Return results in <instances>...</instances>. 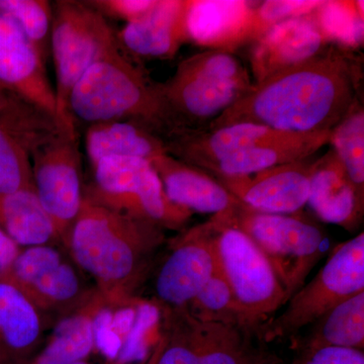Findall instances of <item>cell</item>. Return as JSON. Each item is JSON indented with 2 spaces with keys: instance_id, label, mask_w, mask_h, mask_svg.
I'll return each mask as SVG.
<instances>
[{
  "instance_id": "6da1fadb",
  "label": "cell",
  "mask_w": 364,
  "mask_h": 364,
  "mask_svg": "<svg viewBox=\"0 0 364 364\" xmlns=\"http://www.w3.org/2000/svg\"><path fill=\"white\" fill-rule=\"evenodd\" d=\"M359 76L358 62L331 46L254 83L207 128L248 123L287 133L331 132L358 100Z\"/></svg>"
},
{
  "instance_id": "7a4b0ae2",
  "label": "cell",
  "mask_w": 364,
  "mask_h": 364,
  "mask_svg": "<svg viewBox=\"0 0 364 364\" xmlns=\"http://www.w3.org/2000/svg\"><path fill=\"white\" fill-rule=\"evenodd\" d=\"M164 231L85 196L66 248L107 301H124L147 277L166 240Z\"/></svg>"
},
{
  "instance_id": "3957f363",
  "label": "cell",
  "mask_w": 364,
  "mask_h": 364,
  "mask_svg": "<svg viewBox=\"0 0 364 364\" xmlns=\"http://www.w3.org/2000/svg\"><path fill=\"white\" fill-rule=\"evenodd\" d=\"M69 112L75 124L135 121L163 139L168 135L159 85L151 82L119 45L105 53L79 79L69 97Z\"/></svg>"
},
{
  "instance_id": "277c9868",
  "label": "cell",
  "mask_w": 364,
  "mask_h": 364,
  "mask_svg": "<svg viewBox=\"0 0 364 364\" xmlns=\"http://www.w3.org/2000/svg\"><path fill=\"white\" fill-rule=\"evenodd\" d=\"M251 85L247 69L234 53L205 50L184 59L159 85L169 127L166 138L176 131L207 128Z\"/></svg>"
},
{
  "instance_id": "5b68a950",
  "label": "cell",
  "mask_w": 364,
  "mask_h": 364,
  "mask_svg": "<svg viewBox=\"0 0 364 364\" xmlns=\"http://www.w3.org/2000/svg\"><path fill=\"white\" fill-rule=\"evenodd\" d=\"M299 214H265L240 203L215 215L244 232L264 253L286 289L287 301L305 284L330 246L324 228Z\"/></svg>"
},
{
  "instance_id": "8992f818",
  "label": "cell",
  "mask_w": 364,
  "mask_h": 364,
  "mask_svg": "<svg viewBox=\"0 0 364 364\" xmlns=\"http://www.w3.org/2000/svg\"><path fill=\"white\" fill-rule=\"evenodd\" d=\"M117 46V33L109 21L85 1L53 4L50 53L56 74L57 112L60 126L68 133L77 134L69 112L72 90L93 63Z\"/></svg>"
},
{
  "instance_id": "52a82bcc",
  "label": "cell",
  "mask_w": 364,
  "mask_h": 364,
  "mask_svg": "<svg viewBox=\"0 0 364 364\" xmlns=\"http://www.w3.org/2000/svg\"><path fill=\"white\" fill-rule=\"evenodd\" d=\"M220 272L233 291L246 329L262 341V331L286 305V289L264 253L238 228L210 217Z\"/></svg>"
},
{
  "instance_id": "ba28073f",
  "label": "cell",
  "mask_w": 364,
  "mask_h": 364,
  "mask_svg": "<svg viewBox=\"0 0 364 364\" xmlns=\"http://www.w3.org/2000/svg\"><path fill=\"white\" fill-rule=\"evenodd\" d=\"M160 311L159 337L145 364L272 363L270 356L254 346L253 340L259 339L242 328L203 322L186 306Z\"/></svg>"
},
{
  "instance_id": "9c48e42d",
  "label": "cell",
  "mask_w": 364,
  "mask_h": 364,
  "mask_svg": "<svg viewBox=\"0 0 364 364\" xmlns=\"http://www.w3.org/2000/svg\"><path fill=\"white\" fill-rule=\"evenodd\" d=\"M93 181L85 196L122 214L153 223L163 230L183 229L193 213L172 203L150 161L111 157L91 167Z\"/></svg>"
},
{
  "instance_id": "30bf717a",
  "label": "cell",
  "mask_w": 364,
  "mask_h": 364,
  "mask_svg": "<svg viewBox=\"0 0 364 364\" xmlns=\"http://www.w3.org/2000/svg\"><path fill=\"white\" fill-rule=\"evenodd\" d=\"M364 291V233L333 249L324 267L265 325L262 341L291 338L345 299Z\"/></svg>"
},
{
  "instance_id": "8fae6325",
  "label": "cell",
  "mask_w": 364,
  "mask_h": 364,
  "mask_svg": "<svg viewBox=\"0 0 364 364\" xmlns=\"http://www.w3.org/2000/svg\"><path fill=\"white\" fill-rule=\"evenodd\" d=\"M33 188L67 247L85 198L77 134L61 132L31 155Z\"/></svg>"
},
{
  "instance_id": "7c38bea8",
  "label": "cell",
  "mask_w": 364,
  "mask_h": 364,
  "mask_svg": "<svg viewBox=\"0 0 364 364\" xmlns=\"http://www.w3.org/2000/svg\"><path fill=\"white\" fill-rule=\"evenodd\" d=\"M219 269L212 219L172 239L168 254L155 277L160 308H183Z\"/></svg>"
},
{
  "instance_id": "4fadbf2b",
  "label": "cell",
  "mask_w": 364,
  "mask_h": 364,
  "mask_svg": "<svg viewBox=\"0 0 364 364\" xmlns=\"http://www.w3.org/2000/svg\"><path fill=\"white\" fill-rule=\"evenodd\" d=\"M43 312L78 308L90 293H85L73 265L53 245L21 249L4 274Z\"/></svg>"
},
{
  "instance_id": "5bb4252c",
  "label": "cell",
  "mask_w": 364,
  "mask_h": 364,
  "mask_svg": "<svg viewBox=\"0 0 364 364\" xmlns=\"http://www.w3.org/2000/svg\"><path fill=\"white\" fill-rule=\"evenodd\" d=\"M312 165L313 162L306 159L251 176L215 178L251 210L265 214L294 215L301 213L308 203Z\"/></svg>"
},
{
  "instance_id": "9a60e30c",
  "label": "cell",
  "mask_w": 364,
  "mask_h": 364,
  "mask_svg": "<svg viewBox=\"0 0 364 364\" xmlns=\"http://www.w3.org/2000/svg\"><path fill=\"white\" fill-rule=\"evenodd\" d=\"M45 62L18 26L0 14V83L59 124L56 93Z\"/></svg>"
},
{
  "instance_id": "2e32d148",
  "label": "cell",
  "mask_w": 364,
  "mask_h": 364,
  "mask_svg": "<svg viewBox=\"0 0 364 364\" xmlns=\"http://www.w3.org/2000/svg\"><path fill=\"white\" fill-rule=\"evenodd\" d=\"M256 4L245 0H188V42L230 53L253 43L257 39Z\"/></svg>"
},
{
  "instance_id": "e0dca14e",
  "label": "cell",
  "mask_w": 364,
  "mask_h": 364,
  "mask_svg": "<svg viewBox=\"0 0 364 364\" xmlns=\"http://www.w3.org/2000/svg\"><path fill=\"white\" fill-rule=\"evenodd\" d=\"M328 43L310 16L282 21L254 41L250 67L255 82L318 56Z\"/></svg>"
},
{
  "instance_id": "ac0fdd59",
  "label": "cell",
  "mask_w": 364,
  "mask_h": 364,
  "mask_svg": "<svg viewBox=\"0 0 364 364\" xmlns=\"http://www.w3.org/2000/svg\"><path fill=\"white\" fill-rule=\"evenodd\" d=\"M318 219L349 232L363 222L364 195L356 188L333 149L313 161L308 203Z\"/></svg>"
},
{
  "instance_id": "d6986e66",
  "label": "cell",
  "mask_w": 364,
  "mask_h": 364,
  "mask_svg": "<svg viewBox=\"0 0 364 364\" xmlns=\"http://www.w3.org/2000/svg\"><path fill=\"white\" fill-rule=\"evenodd\" d=\"M188 0H157L142 18L127 23L117 33L119 47L144 58L168 59L176 56L184 43Z\"/></svg>"
},
{
  "instance_id": "ffe728a7",
  "label": "cell",
  "mask_w": 364,
  "mask_h": 364,
  "mask_svg": "<svg viewBox=\"0 0 364 364\" xmlns=\"http://www.w3.org/2000/svg\"><path fill=\"white\" fill-rule=\"evenodd\" d=\"M151 164L169 200L193 214H223L240 203L215 177L167 153Z\"/></svg>"
},
{
  "instance_id": "44dd1931",
  "label": "cell",
  "mask_w": 364,
  "mask_h": 364,
  "mask_svg": "<svg viewBox=\"0 0 364 364\" xmlns=\"http://www.w3.org/2000/svg\"><path fill=\"white\" fill-rule=\"evenodd\" d=\"M42 313L9 280L0 277V364H28L40 344Z\"/></svg>"
},
{
  "instance_id": "7402d4cb",
  "label": "cell",
  "mask_w": 364,
  "mask_h": 364,
  "mask_svg": "<svg viewBox=\"0 0 364 364\" xmlns=\"http://www.w3.org/2000/svg\"><path fill=\"white\" fill-rule=\"evenodd\" d=\"M330 136L331 132L287 133L277 140L230 155L205 171L215 177L251 176L279 165L308 159L329 144Z\"/></svg>"
},
{
  "instance_id": "603a6c76",
  "label": "cell",
  "mask_w": 364,
  "mask_h": 364,
  "mask_svg": "<svg viewBox=\"0 0 364 364\" xmlns=\"http://www.w3.org/2000/svg\"><path fill=\"white\" fill-rule=\"evenodd\" d=\"M85 150L91 167L105 158H141L151 162L167 153L164 139L135 121L90 124L85 132Z\"/></svg>"
},
{
  "instance_id": "cb8c5ba5",
  "label": "cell",
  "mask_w": 364,
  "mask_h": 364,
  "mask_svg": "<svg viewBox=\"0 0 364 364\" xmlns=\"http://www.w3.org/2000/svg\"><path fill=\"white\" fill-rule=\"evenodd\" d=\"M105 296L100 291L90 296L55 327L51 338L28 364H73L86 360L95 350L92 321Z\"/></svg>"
},
{
  "instance_id": "d4e9b609",
  "label": "cell",
  "mask_w": 364,
  "mask_h": 364,
  "mask_svg": "<svg viewBox=\"0 0 364 364\" xmlns=\"http://www.w3.org/2000/svg\"><path fill=\"white\" fill-rule=\"evenodd\" d=\"M0 229L20 247L52 245L59 242L54 224L35 188L0 193Z\"/></svg>"
},
{
  "instance_id": "484cf974",
  "label": "cell",
  "mask_w": 364,
  "mask_h": 364,
  "mask_svg": "<svg viewBox=\"0 0 364 364\" xmlns=\"http://www.w3.org/2000/svg\"><path fill=\"white\" fill-rule=\"evenodd\" d=\"M309 327L301 349L336 347L363 350L364 291L345 299Z\"/></svg>"
},
{
  "instance_id": "4316f807",
  "label": "cell",
  "mask_w": 364,
  "mask_h": 364,
  "mask_svg": "<svg viewBox=\"0 0 364 364\" xmlns=\"http://www.w3.org/2000/svg\"><path fill=\"white\" fill-rule=\"evenodd\" d=\"M363 1L328 0L309 14L326 42L341 49L360 47L364 40Z\"/></svg>"
},
{
  "instance_id": "83f0119b",
  "label": "cell",
  "mask_w": 364,
  "mask_h": 364,
  "mask_svg": "<svg viewBox=\"0 0 364 364\" xmlns=\"http://www.w3.org/2000/svg\"><path fill=\"white\" fill-rule=\"evenodd\" d=\"M140 301L136 296L119 301L105 298L98 306L92 321L95 349L105 358V363H114L119 355L135 321Z\"/></svg>"
},
{
  "instance_id": "f1b7e54d",
  "label": "cell",
  "mask_w": 364,
  "mask_h": 364,
  "mask_svg": "<svg viewBox=\"0 0 364 364\" xmlns=\"http://www.w3.org/2000/svg\"><path fill=\"white\" fill-rule=\"evenodd\" d=\"M329 144L354 186L364 195V111L358 100L331 131Z\"/></svg>"
},
{
  "instance_id": "f546056e",
  "label": "cell",
  "mask_w": 364,
  "mask_h": 364,
  "mask_svg": "<svg viewBox=\"0 0 364 364\" xmlns=\"http://www.w3.org/2000/svg\"><path fill=\"white\" fill-rule=\"evenodd\" d=\"M0 14L18 26L46 61L51 44V2L48 0H0Z\"/></svg>"
},
{
  "instance_id": "4dcf8cb0",
  "label": "cell",
  "mask_w": 364,
  "mask_h": 364,
  "mask_svg": "<svg viewBox=\"0 0 364 364\" xmlns=\"http://www.w3.org/2000/svg\"><path fill=\"white\" fill-rule=\"evenodd\" d=\"M186 308L193 317L203 322L235 326L249 332L233 291L220 269Z\"/></svg>"
},
{
  "instance_id": "1f68e13d",
  "label": "cell",
  "mask_w": 364,
  "mask_h": 364,
  "mask_svg": "<svg viewBox=\"0 0 364 364\" xmlns=\"http://www.w3.org/2000/svg\"><path fill=\"white\" fill-rule=\"evenodd\" d=\"M33 188L30 153L0 124V193Z\"/></svg>"
},
{
  "instance_id": "d6a6232c",
  "label": "cell",
  "mask_w": 364,
  "mask_h": 364,
  "mask_svg": "<svg viewBox=\"0 0 364 364\" xmlns=\"http://www.w3.org/2000/svg\"><path fill=\"white\" fill-rule=\"evenodd\" d=\"M161 311L157 304L141 299L136 315L128 336L112 364H140L149 358V335L160 323Z\"/></svg>"
},
{
  "instance_id": "836d02e7",
  "label": "cell",
  "mask_w": 364,
  "mask_h": 364,
  "mask_svg": "<svg viewBox=\"0 0 364 364\" xmlns=\"http://www.w3.org/2000/svg\"><path fill=\"white\" fill-rule=\"evenodd\" d=\"M321 4L322 1L318 0H267L259 2L255 7L257 39L277 23L309 16Z\"/></svg>"
},
{
  "instance_id": "e575fe53",
  "label": "cell",
  "mask_w": 364,
  "mask_h": 364,
  "mask_svg": "<svg viewBox=\"0 0 364 364\" xmlns=\"http://www.w3.org/2000/svg\"><path fill=\"white\" fill-rule=\"evenodd\" d=\"M105 18L133 23L142 18L156 4L157 0H90L85 1Z\"/></svg>"
},
{
  "instance_id": "d590c367",
  "label": "cell",
  "mask_w": 364,
  "mask_h": 364,
  "mask_svg": "<svg viewBox=\"0 0 364 364\" xmlns=\"http://www.w3.org/2000/svg\"><path fill=\"white\" fill-rule=\"evenodd\" d=\"M294 364H364L363 350L324 347L301 349Z\"/></svg>"
},
{
  "instance_id": "8d00e7d4",
  "label": "cell",
  "mask_w": 364,
  "mask_h": 364,
  "mask_svg": "<svg viewBox=\"0 0 364 364\" xmlns=\"http://www.w3.org/2000/svg\"><path fill=\"white\" fill-rule=\"evenodd\" d=\"M30 105L0 83V124L11 123Z\"/></svg>"
},
{
  "instance_id": "74e56055",
  "label": "cell",
  "mask_w": 364,
  "mask_h": 364,
  "mask_svg": "<svg viewBox=\"0 0 364 364\" xmlns=\"http://www.w3.org/2000/svg\"><path fill=\"white\" fill-rule=\"evenodd\" d=\"M21 248L0 229V275L9 269L18 257Z\"/></svg>"
},
{
  "instance_id": "f35d334b",
  "label": "cell",
  "mask_w": 364,
  "mask_h": 364,
  "mask_svg": "<svg viewBox=\"0 0 364 364\" xmlns=\"http://www.w3.org/2000/svg\"><path fill=\"white\" fill-rule=\"evenodd\" d=\"M73 364H91V363H88L87 359H86V360L78 361V363H73Z\"/></svg>"
},
{
  "instance_id": "ab89813d",
  "label": "cell",
  "mask_w": 364,
  "mask_h": 364,
  "mask_svg": "<svg viewBox=\"0 0 364 364\" xmlns=\"http://www.w3.org/2000/svg\"><path fill=\"white\" fill-rule=\"evenodd\" d=\"M262 364H274L273 363H262Z\"/></svg>"
}]
</instances>
